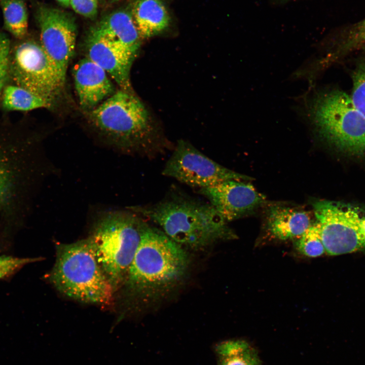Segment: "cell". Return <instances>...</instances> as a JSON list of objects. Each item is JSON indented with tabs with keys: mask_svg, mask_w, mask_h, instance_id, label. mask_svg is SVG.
<instances>
[{
	"mask_svg": "<svg viewBox=\"0 0 365 365\" xmlns=\"http://www.w3.org/2000/svg\"><path fill=\"white\" fill-rule=\"evenodd\" d=\"M41 151L20 129L0 126V223L22 224L43 174Z\"/></svg>",
	"mask_w": 365,
	"mask_h": 365,
	"instance_id": "obj_1",
	"label": "cell"
},
{
	"mask_svg": "<svg viewBox=\"0 0 365 365\" xmlns=\"http://www.w3.org/2000/svg\"><path fill=\"white\" fill-rule=\"evenodd\" d=\"M131 209L157 224L181 246L200 248L236 237L209 203L181 194H174L154 204Z\"/></svg>",
	"mask_w": 365,
	"mask_h": 365,
	"instance_id": "obj_2",
	"label": "cell"
},
{
	"mask_svg": "<svg viewBox=\"0 0 365 365\" xmlns=\"http://www.w3.org/2000/svg\"><path fill=\"white\" fill-rule=\"evenodd\" d=\"M188 260L182 246L147 224L124 284L135 295H158L182 278Z\"/></svg>",
	"mask_w": 365,
	"mask_h": 365,
	"instance_id": "obj_3",
	"label": "cell"
},
{
	"mask_svg": "<svg viewBox=\"0 0 365 365\" xmlns=\"http://www.w3.org/2000/svg\"><path fill=\"white\" fill-rule=\"evenodd\" d=\"M50 280L61 293L81 302L108 305L112 300L114 291L89 238L57 246Z\"/></svg>",
	"mask_w": 365,
	"mask_h": 365,
	"instance_id": "obj_4",
	"label": "cell"
},
{
	"mask_svg": "<svg viewBox=\"0 0 365 365\" xmlns=\"http://www.w3.org/2000/svg\"><path fill=\"white\" fill-rule=\"evenodd\" d=\"M146 225L133 213L119 210L102 213L93 224L89 238L114 292L124 283Z\"/></svg>",
	"mask_w": 365,
	"mask_h": 365,
	"instance_id": "obj_5",
	"label": "cell"
},
{
	"mask_svg": "<svg viewBox=\"0 0 365 365\" xmlns=\"http://www.w3.org/2000/svg\"><path fill=\"white\" fill-rule=\"evenodd\" d=\"M94 127L118 148L147 153L155 141V129L142 102L131 92L118 90L91 113Z\"/></svg>",
	"mask_w": 365,
	"mask_h": 365,
	"instance_id": "obj_6",
	"label": "cell"
},
{
	"mask_svg": "<svg viewBox=\"0 0 365 365\" xmlns=\"http://www.w3.org/2000/svg\"><path fill=\"white\" fill-rule=\"evenodd\" d=\"M319 135L341 151L365 156V118L350 96L339 90L317 93L308 106Z\"/></svg>",
	"mask_w": 365,
	"mask_h": 365,
	"instance_id": "obj_7",
	"label": "cell"
},
{
	"mask_svg": "<svg viewBox=\"0 0 365 365\" xmlns=\"http://www.w3.org/2000/svg\"><path fill=\"white\" fill-rule=\"evenodd\" d=\"M8 77L15 85L52 105L64 86L56 66L41 44L24 39L11 47Z\"/></svg>",
	"mask_w": 365,
	"mask_h": 365,
	"instance_id": "obj_8",
	"label": "cell"
},
{
	"mask_svg": "<svg viewBox=\"0 0 365 365\" xmlns=\"http://www.w3.org/2000/svg\"><path fill=\"white\" fill-rule=\"evenodd\" d=\"M313 206L325 252L337 256L365 248V215L359 209L328 200Z\"/></svg>",
	"mask_w": 365,
	"mask_h": 365,
	"instance_id": "obj_9",
	"label": "cell"
},
{
	"mask_svg": "<svg viewBox=\"0 0 365 365\" xmlns=\"http://www.w3.org/2000/svg\"><path fill=\"white\" fill-rule=\"evenodd\" d=\"M162 174L199 189L230 180L252 179L220 165L184 140L178 141Z\"/></svg>",
	"mask_w": 365,
	"mask_h": 365,
	"instance_id": "obj_10",
	"label": "cell"
},
{
	"mask_svg": "<svg viewBox=\"0 0 365 365\" xmlns=\"http://www.w3.org/2000/svg\"><path fill=\"white\" fill-rule=\"evenodd\" d=\"M41 45L65 84L68 63L74 54L77 26L73 17L59 9L40 6L36 12Z\"/></svg>",
	"mask_w": 365,
	"mask_h": 365,
	"instance_id": "obj_11",
	"label": "cell"
},
{
	"mask_svg": "<svg viewBox=\"0 0 365 365\" xmlns=\"http://www.w3.org/2000/svg\"><path fill=\"white\" fill-rule=\"evenodd\" d=\"M87 49L88 58L109 74L121 89L131 92L130 72L135 54L96 27L89 34Z\"/></svg>",
	"mask_w": 365,
	"mask_h": 365,
	"instance_id": "obj_12",
	"label": "cell"
},
{
	"mask_svg": "<svg viewBox=\"0 0 365 365\" xmlns=\"http://www.w3.org/2000/svg\"><path fill=\"white\" fill-rule=\"evenodd\" d=\"M199 191L227 223L253 210L265 200L245 181L227 180Z\"/></svg>",
	"mask_w": 365,
	"mask_h": 365,
	"instance_id": "obj_13",
	"label": "cell"
},
{
	"mask_svg": "<svg viewBox=\"0 0 365 365\" xmlns=\"http://www.w3.org/2000/svg\"><path fill=\"white\" fill-rule=\"evenodd\" d=\"M74 76L79 103L84 109H94L114 91L105 71L88 57L75 65Z\"/></svg>",
	"mask_w": 365,
	"mask_h": 365,
	"instance_id": "obj_14",
	"label": "cell"
},
{
	"mask_svg": "<svg viewBox=\"0 0 365 365\" xmlns=\"http://www.w3.org/2000/svg\"><path fill=\"white\" fill-rule=\"evenodd\" d=\"M267 224L270 234L283 240L300 238L312 225L308 212L280 205L270 207Z\"/></svg>",
	"mask_w": 365,
	"mask_h": 365,
	"instance_id": "obj_15",
	"label": "cell"
},
{
	"mask_svg": "<svg viewBox=\"0 0 365 365\" xmlns=\"http://www.w3.org/2000/svg\"><path fill=\"white\" fill-rule=\"evenodd\" d=\"M132 15L141 38L161 33L170 22L168 12L160 0H137Z\"/></svg>",
	"mask_w": 365,
	"mask_h": 365,
	"instance_id": "obj_16",
	"label": "cell"
},
{
	"mask_svg": "<svg viewBox=\"0 0 365 365\" xmlns=\"http://www.w3.org/2000/svg\"><path fill=\"white\" fill-rule=\"evenodd\" d=\"M95 27L113 36L136 55L141 37L132 14L117 11L105 17Z\"/></svg>",
	"mask_w": 365,
	"mask_h": 365,
	"instance_id": "obj_17",
	"label": "cell"
},
{
	"mask_svg": "<svg viewBox=\"0 0 365 365\" xmlns=\"http://www.w3.org/2000/svg\"><path fill=\"white\" fill-rule=\"evenodd\" d=\"M339 57L354 51L365 49V18L345 25L332 32L326 41Z\"/></svg>",
	"mask_w": 365,
	"mask_h": 365,
	"instance_id": "obj_18",
	"label": "cell"
},
{
	"mask_svg": "<svg viewBox=\"0 0 365 365\" xmlns=\"http://www.w3.org/2000/svg\"><path fill=\"white\" fill-rule=\"evenodd\" d=\"M218 365H261L256 350L243 340L223 342L215 347Z\"/></svg>",
	"mask_w": 365,
	"mask_h": 365,
	"instance_id": "obj_19",
	"label": "cell"
},
{
	"mask_svg": "<svg viewBox=\"0 0 365 365\" xmlns=\"http://www.w3.org/2000/svg\"><path fill=\"white\" fill-rule=\"evenodd\" d=\"M5 29L18 40L25 38L28 15L23 0H0Z\"/></svg>",
	"mask_w": 365,
	"mask_h": 365,
	"instance_id": "obj_20",
	"label": "cell"
},
{
	"mask_svg": "<svg viewBox=\"0 0 365 365\" xmlns=\"http://www.w3.org/2000/svg\"><path fill=\"white\" fill-rule=\"evenodd\" d=\"M2 106L9 111H29L40 108H50L52 105L31 93L15 85L5 87L2 95Z\"/></svg>",
	"mask_w": 365,
	"mask_h": 365,
	"instance_id": "obj_21",
	"label": "cell"
},
{
	"mask_svg": "<svg viewBox=\"0 0 365 365\" xmlns=\"http://www.w3.org/2000/svg\"><path fill=\"white\" fill-rule=\"evenodd\" d=\"M297 246L300 252L309 257H317L325 252L316 222L312 224L299 238Z\"/></svg>",
	"mask_w": 365,
	"mask_h": 365,
	"instance_id": "obj_22",
	"label": "cell"
},
{
	"mask_svg": "<svg viewBox=\"0 0 365 365\" xmlns=\"http://www.w3.org/2000/svg\"><path fill=\"white\" fill-rule=\"evenodd\" d=\"M352 101L365 118V59L359 61L352 74Z\"/></svg>",
	"mask_w": 365,
	"mask_h": 365,
	"instance_id": "obj_23",
	"label": "cell"
},
{
	"mask_svg": "<svg viewBox=\"0 0 365 365\" xmlns=\"http://www.w3.org/2000/svg\"><path fill=\"white\" fill-rule=\"evenodd\" d=\"M40 260L38 258L1 256L0 280L11 276L26 265Z\"/></svg>",
	"mask_w": 365,
	"mask_h": 365,
	"instance_id": "obj_24",
	"label": "cell"
},
{
	"mask_svg": "<svg viewBox=\"0 0 365 365\" xmlns=\"http://www.w3.org/2000/svg\"><path fill=\"white\" fill-rule=\"evenodd\" d=\"M70 5L76 13L85 17L94 18L96 16L97 0H70Z\"/></svg>",
	"mask_w": 365,
	"mask_h": 365,
	"instance_id": "obj_25",
	"label": "cell"
},
{
	"mask_svg": "<svg viewBox=\"0 0 365 365\" xmlns=\"http://www.w3.org/2000/svg\"><path fill=\"white\" fill-rule=\"evenodd\" d=\"M11 45L9 38L0 31V77L8 78V69L9 54Z\"/></svg>",
	"mask_w": 365,
	"mask_h": 365,
	"instance_id": "obj_26",
	"label": "cell"
},
{
	"mask_svg": "<svg viewBox=\"0 0 365 365\" xmlns=\"http://www.w3.org/2000/svg\"><path fill=\"white\" fill-rule=\"evenodd\" d=\"M296 0H270V4L275 6H280Z\"/></svg>",
	"mask_w": 365,
	"mask_h": 365,
	"instance_id": "obj_27",
	"label": "cell"
},
{
	"mask_svg": "<svg viewBox=\"0 0 365 365\" xmlns=\"http://www.w3.org/2000/svg\"><path fill=\"white\" fill-rule=\"evenodd\" d=\"M62 6L67 7L70 5V0H56Z\"/></svg>",
	"mask_w": 365,
	"mask_h": 365,
	"instance_id": "obj_28",
	"label": "cell"
},
{
	"mask_svg": "<svg viewBox=\"0 0 365 365\" xmlns=\"http://www.w3.org/2000/svg\"><path fill=\"white\" fill-rule=\"evenodd\" d=\"M6 81V80L0 77V95L2 91V89L4 86V84Z\"/></svg>",
	"mask_w": 365,
	"mask_h": 365,
	"instance_id": "obj_29",
	"label": "cell"
},
{
	"mask_svg": "<svg viewBox=\"0 0 365 365\" xmlns=\"http://www.w3.org/2000/svg\"><path fill=\"white\" fill-rule=\"evenodd\" d=\"M112 1H113V2H117V1H119V0H112Z\"/></svg>",
	"mask_w": 365,
	"mask_h": 365,
	"instance_id": "obj_30",
	"label": "cell"
},
{
	"mask_svg": "<svg viewBox=\"0 0 365 365\" xmlns=\"http://www.w3.org/2000/svg\"><path fill=\"white\" fill-rule=\"evenodd\" d=\"M1 226H2V225H1V223H0V227H1Z\"/></svg>",
	"mask_w": 365,
	"mask_h": 365,
	"instance_id": "obj_31",
	"label": "cell"
}]
</instances>
